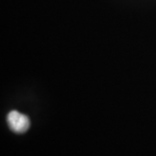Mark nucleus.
Instances as JSON below:
<instances>
[{
    "mask_svg": "<svg viewBox=\"0 0 156 156\" xmlns=\"http://www.w3.org/2000/svg\"><path fill=\"white\" fill-rule=\"evenodd\" d=\"M7 122L11 130L17 134L25 133L30 125L28 117L16 110H13L8 114Z\"/></svg>",
    "mask_w": 156,
    "mask_h": 156,
    "instance_id": "obj_1",
    "label": "nucleus"
}]
</instances>
